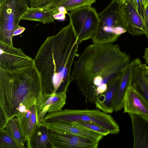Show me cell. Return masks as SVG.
Wrapping results in <instances>:
<instances>
[{
    "label": "cell",
    "mask_w": 148,
    "mask_h": 148,
    "mask_svg": "<svg viewBox=\"0 0 148 148\" xmlns=\"http://www.w3.org/2000/svg\"><path fill=\"white\" fill-rule=\"evenodd\" d=\"M79 43L71 23L48 37L34 59L40 76L43 94L66 91Z\"/></svg>",
    "instance_id": "6da1fadb"
},
{
    "label": "cell",
    "mask_w": 148,
    "mask_h": 148,
    "mask_svg": "<svg viewBox=\"0 0 148 148\" xmlns=\"http://www.w3.org/2000/svg\"><path fill=\"white\" fill-rule=\"evenodd\" d=\"M130 61V55L121 51L118 44L93 43L74 61L70 80L76 83L85 96L90 87L107 85L122 74Z\"/></svg>",
    "instance_id": "7a4b0ae2"
},
{
    "label": "cell",
    "mask_w": 148,
    "mask_h": 148,
    "mask_svg": "<svg viewBox=\"0 0 148 148\" xmlns=\"http://www.w3.org/2000/svg\"><path fill=\"white\" fill-rule=\"evenodd\" d=\"M43 92L40 76L34 62L22 69L10 72L0 68V130L7 121L39 107Z\"/></svg>",
    "instance_id": "3957f363"
},
{
    "label": "cell",
    "mask_w": 148,
    "mask_h": 148,
    "mask_svg": "<svg viewBox=\"0 0 148 148\" xmlns=\"http://www.w3.org/2000/svg\"><path fill=\"white\" fill-rule=\"evenodd\" d=\"M76 121L96 123L108 130L111 134H118L120 131L119 127L113 117L99 109H66L46 114L42 123L62 122L69 124Z\"/></svg>",
    "instance_id": "277c9868"
},
{
    "label": "cell",
    "mask_w": 148,
    "mask_h": 148,
    "mask_svg": "<svg viewBox=\"0 0 148 148\" xmlns=\"http://www.w3.org/2000/svg\"><path fill=\"white\" fill-rule=\"evenodd\" d=\"M28 0H0V42L13 46V33L29 7Z\"/></svg>",
    "instance_id": "5b68a950"
},
{
    "label": "cell",
    "mask_w": 148,
    "mask_h": 148,
    "mask_svg": "<svg viewBox=\"0 0 148 148\" xmlns=\"http://www.w3.org/2000/svg\"><path fill=\"white\" fill-rule=\"evenodd\" d=\"M99 14L100 22L97 32L92 39L93 43H113L126 32L119 19L116 2L112 0Z\"/></svg>",
    "instance_id": "8992f818"
},
{
    "label": "cell",
    "mask_w": 148,
    "mask_h": 148,
    "mask_svg": "<svg viewBox=\"0 0 148 148\" xmlns=\"http://www.w3.org/2000/svg\"><path fill=\"white\" fill-rule=\"evenodd\" d=\"M67 14L79 44L93 38L100 22L95 8L91 6L82 7L70 11Z\"/></svg>",
    "instance_id": "52a82bcc"
},
{
    "label": "cell",
    "mask_w": 148,
    "mask_h": 148,
    "mask_svg": "<svg viewBox=\"0 0 148 148\" xmlns=\"http://www.w3.org/2000/svg\"><path fill=\"white\" fill-rule=\"evenodd\" d=\"M116 2L118 16L124 29L132 36L145 35L144 20L136 0H112Z\"/></svg>",
    "instance_id": "ba28073f"
},
{
    "label": "cell",
    "mask_w": 148,
    "mask_h": 148,
    "mask_svg": "<svg viewBox=\"0 0 148 148\" xmlns=\"http://www.w3.org/2000/svg\"><path fill=\"white\" fill-rule=\"evenodd\" d=\"M34 62V59L21 48L0 42V68L13 72L24 69Z\"/></svg>",
    "instance_id": "9c48e42d"
},
{
    "label": "cell",
    "mask_w": 148,
    "mask_h": 148,
    "mask_svg": "<svg viewBox=\"0 0 148 148\" xmlns=\"http://www.w3.org/2000/svg\"><path fill=\"white\" fill-rule=\"evenodd\" d=\"M52 148H97L98 144L88 139L68 133L59 134L51 130Z\"/></svg>",
    "instance_id": "30bf717a"
},
{
    "label": "cell",
    "mask_w": 148,
    "mask_h": 148,
    "mask_svg": "<svg viewBox=\"0 0 148 148\" xmlns=\"http://www.w3.org/2000/svg\"><path fill=\"white\" fill-rule=\"evenodd\" d=\"M66 91L51 94H43L42 101L38 108L37 123L41 124L46 113L62 110L66 103Z\"/></svg>",
    "instance_id": "8fae6325"
},
{
    "label": "cell",
    "mask_w": 148,
    "mask_h": 148,
    "mask_svg": "<svg viewBox=\"0 0 148 148\" xmlns=\"http://www.w3.org/2000/svg\"><path fill=\"white\" fill-rule=\"evenodd\" d=\"M132 124L133 148H148V118L133 113H128Z\"/></svg>",
    "instance_id": "7c38bea8"
},
{
    "label": "cell",
    "mask_w": 148,
    "mask_h": 148,
    "mask_svg": "<svg viewBox=\"0 0 148 148\" xmlns=\"http://www.w3.org/2000/svg\"><path fill=\"white\" fill-rule=\"evenodd\" d=\"M124 113H133L148 118V103L131 84L125 95Z\"/></svg>",
    "instance_id": "4fadbf2b"
},
{
    "label": "cell",
    "mask_w": 148,
    "mask_h": 148,
    "mask_svg": "<svg viewBox=\"0 0 148 148\" xmlns=\"http://www.w3.org/2000/svg\"><path fill=\"white\" fill-rule=\"evenodd\" d=\"M42 124L50 130L56 133L71 134L88 139L98 144L104 137L97 133L65 123L56 122Z\"/></svg>",
    "instance_id": "5bb4252c"
},
{
    "label": "cell",
    "mask_w": 148,
    "mask_h": 148,
    "mask_svg": "<svg viewBox=\"0 0 148 148\" xmlns=\"http://www.w3.org/2000/svg\"><path fill=\"white\" fill-rule=\"evenodd\" d=\"M123 73L108 84L107 89L105 92L97 95L95 103L96 107L107 113L113 112L114 101L119 88Z\"/></svg>",
    "instance_id": "9a60e30c"
},
{
    "label": "cell",
    "mask_w": 148,
    "mask_h": 148,
    "mask_svg": "<svg viewBox=\"0 0 148 148\" xmlns=\"http://www.w3.org/2000/svg\"><path fill=\"white\" fill-rule=\"evenodd\" d=\"M51 130L42 123H37L27 140L28 148H52L50 138Z\"/></svg>",
    "instance_id": "2e32d148"
},
{
    "label": "cell",
    "mask_w": 148,
    "mask_h": 148,
    "mask_svg": "<svg viewBox=\"0 0 148 148\" xmlns=\"http://www.w3.org/2000/svg\"><path fill=\"white\" fill-rule=\"evenodd\" d=\"M135 62L134 60L129 64L124 71L119 88L113 104V111L118 112L123 108L125 96L131 85Z\"/></svg>",
    "instance_id": "e0dca14e"
},
{
    "label": "cell",
    "mask_w": 148,
    "mask_h": 148,
    "mask_svg": "<svg viewBox=\"0 0 148 148\" xmlns=\"http://www.w3.org/2000/svg\"><path fill=\"white\" fill-rule=\"evenodd\" d=\"M58 12L57 8L29 7L21 20L38 21L45 24L54 22V15Z\"/></svg>",
    "instance_id": "ac0fdd59"
},
{
    "label": "cell",
    "mask_w": 148,
    "mask_h": 148,
    "mask_svg": "<svg viewBox=\"0 0 148 148\" xmlns=\"http://www.w3.org/2000/svg\"><path fill=\"white\" fill-rule=\"evenodd\" d=\"M135 64L131 85L148 103V80L144 75L140 65V60H134Z\"/></svg>",
    "instance_id": "d6986e66"
},
{
    "label": "cell",
    "mask_w": 148,
    "mask_h": 148,
    "mask_svg": "<svg viewBox=\"0 0 148 148\" xmlns=\"http://www.w3.org/2000/svg\"><path fill=\"white\" fill-rule=\"evenodd\" d=\"M38 108V106L34 105L26 112L16 117L19 119L26 141L37 123Z\"/></svg>",
    "instance_id": "ffe728a7"
},
{
    "label": "cell",
    "mask_w": 148,
    "mask_h": 148,
    "mask_svg": "<svg viewBox=\"0 0 148 148\" xmlns=\"http://www.w3.org/2000/svg\"><path fill=\"white\" fill-rule=\"evenodd\" d=\"M5 129L15 140L19 148H24L26 142L18 118L14 117L7 121Z\"/></svg>",
    "instance_id": "44dd1931"
},
{
    "label": "cell",
    "mask_w": 148,
    "mask_h": 148,
    "mask_svg": "<svg viewBox=\"0 0 148 148\" xmlns=\"http://www.w3.org/2000/svg\"><path fill=\"white\" fill-rule=\"evenodd\" d=\"M96 0H67L57 3L49 8H56L60 6L64 7L67 11H71L81 7L91 6Z\"/></svg>",
    "instance_id": "7402d4cb"
},
{
    "label": "cell",
    "mask_w": 148,
    "mask_h": 148,
    "mask_svg": "<svg viewBox=\"0 0 148 148\" xmlns=\"http://www.w3.org/2000/svg\"><path fill=\"white\" fill-rule=\"evenodd\" d=\"M69 124L97 133L104 136L110 134L108 130L98 124L93 122L76 121L72 122Z\"/></svg>",
    "instance_id": "603a6c76"
},
{
    "label": "cell",
    "mask_w": 148,
    "mask_h": 148,
    "mask_svg": "<svg viewBox=\"0 0 148 148\" xmlns=\"http://www.w3.org/2000/svg\"><path fill=\"white\" fill-rule=\"evenodd\" d=\"M0 148H19L6 129L0 130Z\"/></svg>",
    "instance_id": "cb8c5ba5"
},
{
    "label": "cell",
    "mask_w": 148,
    "mask_h": 148,
    "mask_svg": "<svg viewBox=\"0 0 148 148\" xmlns=\"http://www.w3.org/2000/svg\"><path fill=\"white\" fill-rule=\"evenodd\" d=\"M66 0H29L32 8H49L55 3Z\"/></svg>",
    "instance_id": "d4e9b609"
},
{
    "label": "cell",
    "mask_w": 148,
    "mask_h": 148,
    "mask_svg": "<svg viewBox=\"0 0 148 148\" xmlns=\"http://www.w3.org/2000/svg\"><path fill=\"white\" fill-rule=\"evenodd\" d=\"M97 96V89L94 87H90L86 91L85 97L92 103H95Z\"/></svg>",
    "instance_id": "484cf974"
},
{
    "label": "cell",
    "mask_w": 148,
    "mask_h": 148,
    "mask_svg": "<svg viewBox=\"0 0 148 148\" xmlns=\"http://www.w3.org/2000/svg\"><path fill=\"white\" fill-rule=\"evenodd\" d=\"M144 21L146 28L145 35L147 37H148V5L145 10Z\"/></svg>",
    "instance_id": "4316f807"
},
{
    "label": "cell",
    "mask_w": 148,
    "mask_h": 148,
    "mask_svg": "<svg viewBox=\"0 0 148 148\" xmlns=\"http://www.w3.org/2000/svg\"><path fill=\"white\" fill-rule=\"evenodd\" d=\"M66 14L64 13L58 12L54 15L53 18L54 20L63 21L66 18Z\"/></svg>",
    "instance_id": "83f0119b"
},
{
    "label": "cell",
    "mask_w": 148,
    "mask_h": 148,
    "mask_svg": "<svg viewBox=\"0 0 148 148\" xmlns=\"http://www.w3.org/2000/svg\"><path fill=\"white\" fill-rule=\"evenodd\" d=\"M140 65L144 75L148 80V66L146 64L142 63L141 61Z\"/></svg>",
    "instance_id": "f1b7e54d"
},
{
    "label": "cell",
    "mask_w": 148,
    "mask_h": 148,
    "mask_svg": "<svg viewBox=\"0 0 148 148\" xmlns=\"http://www.w3.org/2000/svg\"><path fill=\"white\" fill-rule=\"evenodd\" d=\"M25 28L24 27L18 25L14 30L13 34V36H15L19 35L23 33L25 30Z\"/></svg>",
    "instance_id": "f546056e"
},
{
    "label": "cell",
    "mask_w": 148,
    "mask_h": 148,
    "mask_svg": "<svg viewBox=\"0 0 148 148\" xmlns=\"http://www.w3.org/2000/svg\"><path fill=\"white\" fill-rule=\"evenodd\" d=\"M136 1L140 7H144L145 9L148 5V0H136Z\"/></svg>",
    "instance_id": "4dcf8cb0"
},
{
    "label": "cell",
    "mask_w": 148,
    "mask_h": 148,
    "mask_svg": "<svg viewBox=\"0 0 148 148\" xmlns=\"http://www.w3.org/2000/svg\"><path fill=\"white\" fill-rule=\"evenodd\" d=\"M146 64H148V47L145 48L144 55L143 56Z\"/></svg>",
    "instance_id": "1f68e13d"
},
{
    "label": "cell",
    "mask_w": 148,
    "mask_h": 148,
    "mask_svg": "<svg viewBox=\"0 0 148 148\" xmlns=\"http://www.w3.org/2000/svg\"><path fill=\"white\" fill-rule=\"evenodd\" d=\"M57 8L58 9V12L64 13L66 14H67V11L64 7L63 6H60Z\"/></svg>",
    "instance_id": "d6a6232c"
}]
</instances>
